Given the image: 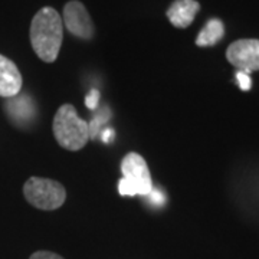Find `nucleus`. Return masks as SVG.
Returning a JSON list of instances; mask_svg holds the SVG:
<instances>
[{
	"mask_svg": "<svg viewBox=\"0 0 259 259\" xmlns=\"http://www.w3.org/2000/svg\"><path fill=\"white\" fill-rule=\"evenodd\" d=\"M29 37L39 59L47 64L55 62L64 39V22L58 10L49 6L37 10L30 23Z\"/></svg>",
	"mask_w": 259,
	"mask_h": 259,
	"instance_id": "1",
	"label": "nucleus"
},
{
	"mask_svg": "<svg viewBox=\"0 0 259 259\" xmlns=\"http://www.w3.org/2000/svg\"><path fill=\"white\" fill-rule=\"evenodd\" d=\"M52 131L58 144L69 151L81 150L91 139L90 124L79 118L72 104H64L59 107L54 117Z\"/></svg>",
	"mask_w": 259,
	"mask_h": 259,
	"instance_id": "2",
	"label": "nucleus"
},
{
	"mask_svg": "<svg viewBox=\"0 0 259 259\" xmlns=\"http://www.w3.org/2000/svg\"><path fill=\"white\" fill-rule=\"evenodd\" d=\"M25 199L40 210H56L66 200V190L52 179L30 177L23 186Z\"/></svg>",
	"mask_w": 259,
	"mask_h": 259,
	"instance_id": "3",
	"label": "nucleus"
},
{
	"mask_svg": "<svg viewBox=\"0 0 259 259\" xmlns=\"http://www.w3.org/2000/svg\"><path fill=\"white\" fill-rule=\"evenodd\" d=\"M122 179L128 183L136 196H150L153 192V180L146 160L139 153H128L121 161Z\"/></svg>",
	"mask_w": 259,
	"mask_h": 259,
	"instance_id": "4",
	"label": "nucleus"
},
{
	"mask_svg": "<svg viewBox=\"0 0 259 259\" xmlns=\"http://www.w3.org/2000/svg\"><path fill=\"white\" fill-rule=\"evenodd\" d=\"M65 28L71 35L82 40H91L95 35V26L87 8L78 0H71L64 6Z\"/></svg>",
	"mask_w": 259,
	"mask_h": 259,
	"instance_id": "5",
	"label": "nucleus"
},
{
	"mask_svg": "<svg viewBox=\"0 0 259 259\" xmlns=\"http://www.w3.org/2000/svg\"><path fill=\"white\" fill-rule=\"evenodd\" d=\"M226 58L235 68L250 74L259 71V39H239L226 49Z\"/></svg>",
	"mask_w": 259,
	"mask_h": 259,
	"instance_id": "6",
	"label": "nucleus"
},
{
	"mask_svg": "<svg viewBox=\"0 0 259 259\" xmlns=\"http://www.w3.org/2000/svg\"><path fill=\"white\" fill-rule=\"evenodd\" d=\"M23 85L22 74L16 64L8 56L0 55V97H16Z\"/></svg>",
	"mask_w": 259,
	"mask_h": 259,
	"instance_id": "7",
	"label": "nucleus"
},
{
	"mask_svg": "<svg viewBox=\"0 0 259 259\" xmlns=\"http://www.w3.org/2000/svg\"><path fill=\"white\" fill-rule=\"evenodd\" d=\"M199 10L200 3L197 0H175L168 6L166 16L175 28L186 29L193 23Z\"/></svg>",
	"mask_w": 259,
	"mask_h": 259,
	"instance_id": "8",
	"label": "nucleus"
},
{
	"mask_svg": "<svg viewBox=\"0 0 259 259\" xmlns=\"http://www.w3.org/2000/svg\"><path fill=\"white\" fill-rule=\"evenodd\" d=\"M225 36V25L221 19H210L199 32L196 37V45L200 48L214 47Z\"/></svg>",
	"mask_w": 259,
	"mask_h": 259,
	"instance_id": "9",
	"label": "nucleus"
},
{
	"mask_svg": "<svg viewBox=\"0 0 259 259\" xmlns=\"http://www.w3.org/2000/svg\"><path fill=\"white\" fill-rule=\"evenodd\" d=\"M18 95L8 102L6 108L12 120L16 122H25L32 115V104L26 101V97H18Z\"/></svg>",
	"mask_w": 259,
	"mask_h": 259,
	"instance_id": "10",
	"label": "nucleus"
},
{
	"mask_svg": "<svg viewBox=\"0 0 259 259\" xmlns=\"http://www.w3.org/2000/svg\"><path fill=\"white\" fill-rule=\"evenodd\" d=\"M236 81L239 83L242 91H249L252 87V81H250L249 74L243 72V71H238L236 72Z\"/></svg>",
	"mask_w": 259,
	"mask_h": 259,
	"instance_id": "11",
	"label": "nucleus"
},
{
	"mask_svg": "<svg viewBox=\"0 0 259 259\" xmlns=\"http://www.w3.org/2000/svg\"><path fill=\"white\" fill-rule=\"evenodd\" d=\"M29 259H64L61 255H58L55 252H49V250H37L35 253L30 255Z\"/></svg>",
	"mask_w": 259,
	"mask_h": 259,
	"instance_id": "12",
	"label": "nucleus"
},
{
	"mask_svg": "<svg viewBox=\"0 0 259 259\" xmlns=\"http://www.w3.org/2000/svg\"><path fill=\"white\" fill-rule=\"evenodd\" d=\"M98 100H100V93L97 91V90H93V93L90 94L88 97H87V107L90 108V110H95L97 108V105H98Z\"/></svg>",
	"mask_w": 259,
	"mask_h": 259,
	"instance_id": "13",
	"label": "nucleus"
},
{
	"mask_svg": "<svg viewBox=\"0 0 259 259\" xmlns=\"http://www.w3.org/2000/svg\"><path fill=\"white\" fill-rule=\"evenodd\" d=\"M118 192H120L121 196H136L133 187L124 179H121L120 182H118Z\"/></svg>",
	"mask_w": 259,
	"mask_h": 259,
	"instance_id": "14",
	"label": "nucleus"
}]
</instances>
